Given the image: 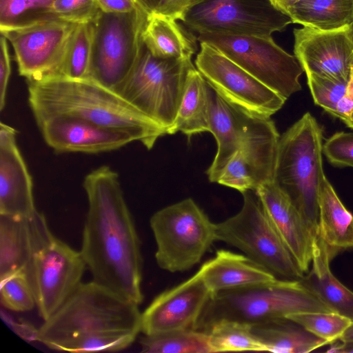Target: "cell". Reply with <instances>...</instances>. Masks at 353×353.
I'll use <instances>...</instances> for the list:
<instances>
[{
  "label": "cell",
  "mask_w": 353,
  "mask_h": 353,
  "mask_svg": "<svg viewBox=\"0 0 353 353\" xmlns=\"http://www.w3.org/2000/svg\"><path fill=\"white\" fill-rule=\"evenodd\" d=\"M88 210L80 252L93 281L139 305L142 256L134 223L118 174L108 165L84 178Z\"/></svg>",
  "instance_id": "obj_1"
},
{
  "label": "cell",
  "mask_w": 353,
  "mask_h": 353,
  "mask_svg": "<svg viewBox=\"0 0 353 353\" xmlns=\"http://www.w3.org/2000/svg\"><path fill=\"white\" fill-rule=\"evenodd\" d=\"M28 83V103L37 123L70 116L123 132L151 149L165 129L114 90L91 79L52 77Z\"/></svg>",
  "instance_id": "obj_2"
},
{
  "label": "cell",
  "mask_w": 353,
  "mask_h": 353,
  "mask_svg": "<svg viewBox=\"0 0 353 353\" xmlns=\"http://www.w3.org/2000/svg\"><path fill=\"white\" fill-rule=\"evenodd\" d=\"M136 303L94 281L81 282L38 329L37 340L50 349L65 341L100 334L141 332Z\"/></svg>",
  "instance_id": "obj_3"
},
{
  "label": "cell",
  "mask_w": 353,
  "mask_h": 353,
  "mask_svg": "<svg viewBox=\"0 0 353 353\" xmlns=\"http://www.w3.org/2000/svg\"><path fill=\"white\" fill-rule=\"evenodd\" d=\"M306 312L331 311L300 280L277 279L213 294L194 330L206 332L221 321L254 325Z\"/></svg>",
  "instance_id": "obj_4"
},
{
  "label": "cell",
  "mask_w": 353,
  "mask_h": 353,
  "mask_svg": "<svg viewBox=\"0 0 353 353\" xmlns=\"http://www.w3.org/2000/svg\"><path fill=\"white\" fill-rule=\"evenodd\" d=\"M323 129L304 114L280 137L273 182L290 199L316 235L319 197L326 177L323 168Z\"/></svg>",
  "instance_id": "obj_5"
},
{
  "label": "cell",
  "mask_w": 353,
  "mask_h": 353,
  "mask_svg": "<svg viewBox=\"0 0 353 353\" xmlns=\"http://www.w3.org/2000/svg\"><path fill=\"white\" fill-rule=\"evenodd\" d=\"M31 255L26 274L39 315L49 319L82 282L86 264L80 252L56 237L43 214L29 217Z\"/></svg>",
  "instance_id": "obj_6"
},
{
  "label": "cell",
  "mask_w": 353,
  "mask_h": 353,
  "mask_svg": "<svg viewBox=\"0 0 353 353\" xmlns=\"http://www.w3.org/2000/svg\"><path fill=\"white\" fill-rule=\"evenodd\" d=\"M191 60L153 56L143 46L127 79L115 90L125 101L167 130L172 125L183 94Z\"/></svg>",
  "instance_id": "obj_7"
},
{
  "label": "cell",
  "mask_w": 353,
  "mask_h": 353,
  "mask_svg": "<svg viewBox=\"0 0 353 353\" xmlns=\"http://www.w3.org/2000/svg\"><path fill=\"white\" fill-rule=\"evenodd\" d=\"M148 16L140 6L123 13L100 11L90 23L89 79L113 90L127 79L144 46L142 33Z\"/></svg>",
  "instance_id": "obj_8"
},
{
  "label": "cell",
  "mask_w": 353,
  "mask_h": 353,
  "mask_svg": "<svg viewBox=\"0 0 353 353\" xmlns=\"http://www.w3.org/2000/svg\"><path fill=\"white\" fill-rule=\"evenodd\" d=\"M150 225L157 245L156 261L170 272L192 268L216 241L215 223L190 198L158 210Z\"/></svg>",
  "instance_id": "obj_9"
},
{
  "label": "cell",
  "mask_w": 353,
  "mask_h": 353,
  "mask_svg": "<svg viewBox=\"0 0 353 353\" xmlns=\"http://www.w3.org/2000/svg\"><path fill=\"white\" fill-rule=\"evenodd\" d=\"M235 215L215 223L216 240L236 247L282 279L301 280L305 274L271 222L254 190L244 193Z\"/></svg>",
  "instance_id": "obj_10"
},
{
  "label": "cell",
  "mask_w": 353,
  "mask_h": 353,
  "mask_svg": "<svg viewBox=\"0 0 353 353\" xmlns=\"http://www.w3.org/2000/svg\"><path fill=\"white\" fill-rule=\"evenodd\" d=\"M197 40L219 50L286 99L301 90L299 77L304 72L301 65L272 36L204 32L198 34Z\"/></svg>",
  "instance_id": "obj_11"
},
{
  "label": "cell",
  "mask_w": 353,
  "mask_h": 353,
  "mask_svg": "<svg viewBox=\"0 0 353 353\" xmlns=\"http://www.w3.org/2000/svg\"><path fill=\"white\" fill-rule=\"evenodd\" d=\"M199 34L218 32L270 37L292 23L271 0H203L182 21Z\"/></svg>",
  "instance_id": "obj_12"
},
{
  "label": "cell",
  "mask_w": 353,
  "mask_h": 353,
  "mask_svg": "<svg viewBox=\"0 0 353 353\" xmlns=\"http://www.w3.org/2000/svg\"><path fill=\"white\" fill-rule=\"evenodd\" d=\"M195 64L206 81L224 99L245 112L270 117L286 99L228 58L219 50L200 43Z\"/></svg>",
  "instance_id": "obj_13"
},
{
  "label": "cell",
  "mask_w": 353,
  "mask_h": 353,
  "mask_svg": "<svg viewBox=\"0 0 353 353\" xmlns=\"http://www.w3.org/2000/svg\"><path fill=\"white\" fill-rule=\"evenodd\" d=\"M79 24L51 20L0 32L12 46L19 74L28 81H39L57 75Z\"/></svg>",
  "instance_id": "obj_14"
},
{
  "label": "cell",
  "mask_w": 353,
  "mask_h": 353,
  "mask_svg": "<svg viewBox=\"0 0 353 353\" xmlns=\"http://www.w3.org/2000/svg\"><path fill=\"white\" fill-rule=\"evenodd\" d=\"M213 293L198 271L181 283L156 296L141 317V332L146 336L194 330Z\"/></svg>",
  "instance_id": "obj_15"
},
{
  "label": "cell",
  "mask_w": 353,
  "mask_h": 353,
  "mask_svg": "<svg viewBox=\"0 0 353 353\" xmlns=\"http://www.w3.org/2000/svg\"><path fill=\"white\" fill-rule=\"evenodd\" d=\"M294 56L307 74L350 79L353 67L352 26L324 31L294 30Z\"/></svg>",
  "instance_id": "obj_16"
},
{
  "label": "cell",
  "mask_w": 353,
  "mask_h": 353,
  "mask_svg": "<svg viewBox=\"0 0 353 353\" xmlns=\"http://www.w3.org/2000/svg\"><path fill=\"white\" fill-rule=\"evenodd\" d=\"M208 96L209 132L216 139L217 150L207 174L210 181L217 182L234 154L272 120L253 115L230 103L208 83Z\"/></svg>",
  "instance_id": "obj_17"
},
{
  "label": "cell",
  "mask_w": 353,
  "mask_h": 353,
  "mask_svg": "<svg viewBox=\"0 0 353 353\" xmlns=\"http://www.w3.org/2000/svg\"><path fill=\"white\" fill-rule=\"evenodd\" d=\"M280 135L272 121L234 154L216 183L242 194L273 181Z\"/></svg>",
  "instance_id": "obj_18"
},
{
  "label": "cell",
  "mask_w": 353,
  "mask_h": 353,
  "mask_svg": "<svg viewBox=\"0 0 353 353\" xmlns=\"http://www.w3.org/2000/svg\"><path fill=\"white\" fill-rule=\"evenodd\" d=\"M46 143L57 152L100 153L136 141L128 133L70 116L37 123Z\"/></svg>",
  "instance_id": "obj_19"
},
{
  "label": "cell",
  "mask_w": 353,
  "mask_h": 353,
  "mask_svg": "<svg viewBox=\"0 0 353 353\" xmlns=\"http://www.w3.org/2000/svg\"><path fill=\"white\" fill-rule=\"evenodd\" d=\"M33 183L17 143V131L0 123V214L30 217L35 212Z\"/></svg>",
  "instance_id": "obj_20"
},
{
  "label": "cell",
  "mask_w": 353,
  "mask_h": 353,
  "mask_svg": "<svg viewBox=\"0 0 353 353\" xmlns=\"http://www.w3.org/2000/svg\"><path fill=\"white\" fill-rule=\"evenodd\" d=\"M254 191L297 265L305 274L311 265L316 235L290 199L273 181Z\"/></svg>",
  "instance_id": "obj_21"
},
{
  "label": "cell",
  "mask_w": 353,
  "mask_h": 353,
  "mask_svg": "<svg viewBox=\"0 0 353 353\" xmlns=\"http://www.w3.org/2000/svg\"><path fill=\"white\" fill-rule=\"evenodd\" d=\"M198 271L213 294L277 279L270 270L246 255L225 250L216 251Z\"/></svg>",
  "instance_id": "obj_22"
},
{
  "label": "cell",
  "mask_w": 353,
  "mask_h": 353,
  "mask_svg": "<svg viewBox=\"0 0 353 353\" xmlns=\"http://www.w3.org/2000/svg\"><path fill=\"white\" fill-rule=\"evenodd\" d=\"M327 248L316 234L313 241L311 268L300 280L331 312L353 321V292L332 274Z\"/></svg>",
  "instance_id": "obj_23"
},
{
  "label": "cell",
  "mask_w": 353,
  "mask_h": 353,
  "mask_svg": "<svg viewBox=\"0 0 353 353\" xmlns=\"http://www.w3.org/2000/svg\"><path fill=\"white\" fill-rule=\"evenodd\" d=\"M316 234L324 243L330 260L353 250V214L345 207L325 177L319 197Z\"/></svg>",
  "instance_id": "obj_24"
},
{
  "label": "cell",
  "mask_w": 353,
  "mask_h": 353,
  "mask_svg": "<svg viewBox=\"0 0 353 353\" xmlns=\"http://www.w3.org/2000/svg\"><path fill=\"white\" fill-rule=\"evenodd\" d=\"M143 44L154 57L191 60L198 50L197 38L164 15L148 14L142 33Z\"/></svg>",
  "instance_id": "obj_25"
},
{
  "label": "cell",
  "mask_w": 353,
  "mask_h": 353,
  "mask_svg": "<svg viewBox=\"0 0 353 353\" xmlns=\"http://www.w3.org/2000/svg\"><path fill=\"white\" fill-rule=\"evenodd\" d=\"M209 131L208 83L193 66L188 72L178 111L167 134L181 132L190 138Z\"/></svg>",
  "instance_id": "obj_26"
},
{
  "label": "cell",
  "mask_w": 353,
  "mask_h": 353,
  "mask_svg": "<svg viewBox=\"0 0 353 353\" xmlns=\"http://www.w3.org/2000/svg\"><path fill=\"white\" fill-rule=\"evenodd\" d=\"M254 336L274 353H307L329 343L311 334L294 321L282 318L250 325Z\"/></svg>",
  "instance_id": "obj_27"
},
{
  "label": "cell",
  "mask_w": 353,
  "mask_h": 353,
  "mask_svg": "<svg viewBox=\"0 0 353 353\" xmlns=\"http://www.w3.org/2000/svg\"><path fill=\"white\" fill-rule=\"evenodd\" d=\"M31 255L29 217L0 214V280L26 272Z\"/></svg>",
  "instance_id": "obj_28"
},
{
  "label": "cell",
  "mask_w": 353,
  "mask_h": 353,
  "mask_svg": "<svg viewBox=\"0 0 353 353\" xmlns=\"http://www.w3.org/2000/svg\"><path fill=\"white\" fill-rule=\"evenodd\" d=\"M292 23L330 31L353 26V0H301L287 12Z\"/></svg>",
  "instance_id": "obj_29"
},
{
  "label": "cell",
  "mask_w": 353,
  "mask_h": 353,
  "mask_svg": "<svg viewBox=\"0 0 353 353\" xmlns=\"http://www.w3.org/2000/svg\"><path fill=\"white\" fill-rule=\"evenodd\" d=\"M140 343L145 353H213L208 334L193 329L145 335Z\"/></svg>",
  "instance_id": "obj_30"
},
{
  "label": "cell",
  "mask_w": 353,
  "mask_h": 353,
  "mask_svg": "<svg viewBox=\"0 0 353 353\" xmlns=\"http://www.w3.org/2000/svg\"><path fill=\"white\" fill-rule=\"evenodd\" d=\"M208 334L213 353L232 351L267 352L265 346L254 336L250 325L221 321L212 325Z\"/></svg>",
  "instance_id": "obj_31"
},
{
  "label": "cell",
  "mask_w": 353,
  "mask_h": 353,
  "mask_svg": "<svg viewBox=\"0 0 353 353\" xmlns=\"http://www.w3.org/2000/svg\"><path fill=\"white\" fill-rule=\"evenodd\" d=\"M54 0H0V30L58 20L52 13Z\"/></svg>",
  "instance_id": "obj_32"
},
{
  "label": "cell",
  "mask_w": 353,
  "mask_h": 353,
  "mask_svg": "<svg viewBox=\"0 0 353 353\" xmlns=\"http://www.w3.org/2000/svg\"><path fill=\"white\" fill-rule=\"evenodd\" d=\"M91 43L90 23H79L71 37L58 74L55 77L71 79H88Z\"/></svg>",
  "instance_id": "obj_33"
},
{
  "label": "cell",
  "mask_w": 353,
  "mask_h": 353,
  "mask_svg": "<svg viewBox=\"0 0 353 353\" xmlns=\"http://www.w3.org/2000/svg\"><path fill=\"white\" fill-rule=\"evenodd\" d=\"M294 321L316 336L327 341L330 345L340 340L352 321L333 312H306L288 315Z\"/></svg>",
  "instance_id": "obj_34"
},
{
  "label": "cell",
  "mask_w": 353,
  "mask_h": 353,
  "mask_svg": "<svg viewBox=\"0 0 353 353\" xmlns=\"http://www.w3.org/2000/svg\"><path fill=\"white\" fill-rule=\"evenodd\" d=\"M138 334L134 332L100 334L65 341L53 350L70 352H117L129 347Z\"/></svg>",
  "instance_id": "obj_35"
},
{
  "label": "cell",
  "mask_w": 353,
  "mask_h": 353,
  "mask_svg": "<svg viewBox=\"0 0 353 353\" xmlns=\"http://www.w3.org/2000/svg\"><path fill=\"white\" fill-rule=\"evenodd\" d=\"M0 302L14 312H27L36 305L32 288L25 272L12 274L0 280Z\"/></svg>",
  "instance_id": "obj_36"
},
{
  "label": "cell",
  "mask_w": 353,
  "mask_h": 353,
  "mask_svg": "<svg viewBox=\"0 0 353 353\" xmlns=\"http://www.w3.org/2000/svg\"><path fill=\"white\" fill-rule=\"evenodd\" d=\"M306 76L314 103L333 116L337 104L345 93L350 79H333L316 74Z\"/></svg>",
  "instance_id": "obj_37"
},
{
  "label": "cell",
  "mask_w": 353,
  "mask_h": 353,
  "mask_svg": "<svg viewBox=\"0 0 353 353\" xmlns=\"http://www.w3.org/2000/svg\"><path fill=\"white\" fill-rule=\"evenodd\" d=\"M100 11L95 0H54L52 5L56 19L75 23H90Z\"/></svg>",
  "instance_id": "obj_38"
},
{
  "label": "cell",
  "mask_w": 353,
  "mask_h": 353,
  "mask_svg": "<svg viewBox=\"0 0 353 353\" xmlns=\"http://www.w3.org/2000/svg\"><path fill=\"white\" fill-rule=\"evenodd\" d=\"M323 154L334 166L353 168V132L332 134L323 145Z\"/></svg>",
  "instance_id": "obj_39"
},
{
  "label": "cell",
  "mask_w": 353,
  "mask_h": 353,
  "mask_svg": "<svg viewBox=\"0 0 353 353\" xmlns=\"http://www.w3.org/2000/svg\"><path fill=\"white\" fill-rule=\"evenodd\" d=\"M203 0H159L156 12L174 20L184 19L188 12Z\"/></svg>",
  "instance_id": "obj_40"
},
{
  "label": "cell",
  "mask_w": 353,
  "mask_h": 353,
  "mask_svg": "<svg viewBox=\"0 0 353 353\" xmlns=\"http://www.w3.org/2000/svg\"><path fill=\"white\" fill-rule=\"evenodd\" d=\"M0 110L6 105L7 88L11 74V59L8 41L1 34L0 38Z\"/></svg>",
  "instance_id": "obj_41"
},
{
  "label": "cell",
  "mask_w": 353,
  "mask_h": 353,
  "mask_svg": "<svg viewBox=\"0 0 353 353\" xmlns=\"http://www.w3.org/2000/svg\"><path fill=\"white\" fill-rule=\"evenodd\" d=\"M353 112V67L345 93L337 104L334 117H337L346 124Z\"/></svg>",
  "instance_id": "obj_42"
},
{
  "label": "cell",
  "mask_w": 353,
  "mask_h": 353,
  "mask_svg": "<svg viewBox=\"0 0 353 353\" xmlns=\"http://www.w3.org/2000/svg\"><path fill=\"white\" fill-rule=\"evenodd\" d=\"M100 10L105 12H130L139 6L135 0H95Z\"/></svg>",
  "instance_id": "obj_43"
},
{
  "label": "cell",
  "mask_w": 353,
  "mask_h": 353,
  "mask_svg": "<svg viewBox=\"0 0 353 353\" xmlns=\"http://www.w3.org/2000/svg\"><path fill=\"white\" fill-rule=\"evenodd\" d=\"M1 315L4 316V319L8 323L12 329L21 337L28 341L37 340L38 329L35 328L27 323H17L14 321L10 317H8L1 310Z\"/></svg>",
  "instance_id": "obj_44"
},
{
  "label": "cell",
  "mask_w": 353,
  "mask_h": 353,
  "mask_svg": "<svg viewBox=\"0 0 353 353\" xmlns=\"http://www.w3.org/2000/svg\"><path fill=\"white\" fill-rule=\"evenodd\" d=\"M326 352L330 353H353V341H341L340 343L335 342L331 344Z\"/></svg>",
  "instance_id": "obj_45"
},
{
  "label": "cell",
  "mask_w": 353,
  "mask_h": 353,
  "mask_svg": "<svg viewBox=\"0 0 353 353\" xmlns=\"http://www.w3.org/2000/svg\"><path fill=\"white\" fill-rule=\"evenodd\" d=\"M138 5L148 14L156 12L159 0H135Z\"/></svg>",
  "instance_id": "obj_46"
},
{
  "label": "cell",
  "mask_w": 353,
  "mask_h": 353,
  "mask_svg": "<svg viewBox=\"0 0 353 353\" xmlns=\"http://www.w3.org/2000/svg\"><path fill=\"white\" fill-rule=\"evenodd\" d=\"M280 10L287 14L288 10L301 0H271Z\"/></svg>",
  "instance_id": "obj_47"
},
{
  "label": "cell",
  "mask_w": 353,
  "mask_h": 353,
  "mask_svg": "<svg viewBox=\"0 0 353 353\" xmlns=\"http://www.w3.org/2000/svg\"><path fill=\"white\" fill-rule=\"evenodd\" d=\"M341 341H353V321L340 338Z\"/></svg>",
  "instance_id": "obj_48"
},
{
  "label": "cell",
  "mask_w": 353,
  "mask_h": 353,
  "mask_svg": "<svg viewBox=\"0 0 353 353\" xmlns=\"http://www.w3.org/2000/svg\"><path fill=\"white\" fill-rule=\"evenodd\" d=\"M352 36H353V26H352ZM347 127L353 129V112L351 115V117L349 121L345 124Z\"/></svg>",
  "instance_id": "obj_49"
}]
</instances>
